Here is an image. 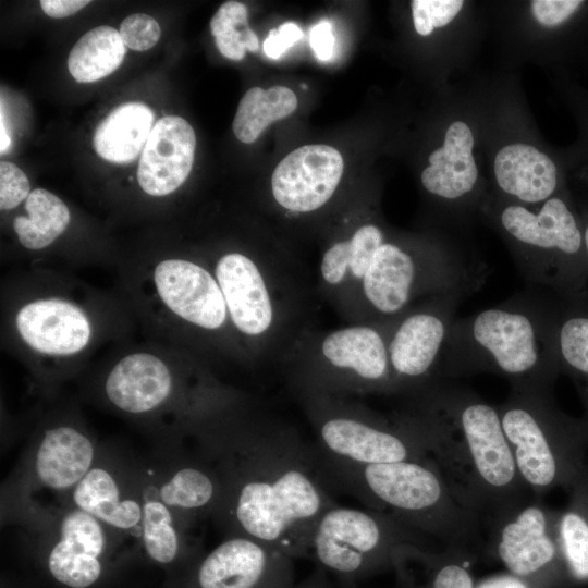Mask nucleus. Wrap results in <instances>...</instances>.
<instances>
[{
  "mask_svg": "<svg viewBox=\"0 0 588 588\" xmlns=\"http://www.w3.org/2000/svg\"><path fill=\"white\" fill-rule=\"evenodd\" d=\"M119 33L126 48L145 51L158 42L161 29L152 16L134 13L123 20Z\"/></svg>",
  "mask_w": 588,
  "mask_h": 588,
  "instance_id": "e433bc0d",
  "label": "nucleus"
},
{
  "mask_svg": "<svg viewBox=\"0 0 588 588\" xmlns=\"http://www.w3.org/2000/svg\"><path fill=\"white\" fill-rule=\"evenodd\" d=\"M415 393L413 413L401 419L421 440L456 500L482 525L530 500L497 406L451 380H433Z\"/></svg>",
  "mask_w": 588,
  "mask_h": 588,
  "instance_id": "f03ea898",
  "label": "nucleus"
},
{
  "mask_svg": "<svg viewBox=\"0 0 588 588\" xmlns=\"http://www.w3.org/2000/svg\"><path fill=\"white\" fill-rule=\"evenodd\" d=\"M462 0H414L412 12L416 32L421 36L432 33L436 27L448 25L460 12Z\"/></svg>",
  "mask_w": 588,
  "mask_h": 588,
  "instance_id": "f704fd0d",
  "label": "nucleus"
},
{
  "mask_svg": "<svg viewBox=\"0 0 588 588\" xmlns=\"http://www.w3.org/2000/svg\"><path fill=\"white\" fill-rule=\"evenodd\" d=\"M172 389L169 368L149 353H134L120 359L105 384L106 395L117 408L136 415L160 407Z\"/></svg>",
  "mask_w": 588,
  "mask_h": 588,
  "instance_id": "aec40b11",
  "label": "nucleus"
},
{
  "mask_svg": "<svg viewBox=\"0 0 588 588\" xmlns=\"http://www.w3.org/2000/svg\"><path fill=\"white\" fill-rule=\"evenodd\" d=\"M343 169V158L332 146L314 144L298 147L274 169L271 179L273 196L289 210H316L336 189Z\"/></svg>",
  "mask_w": 588,
  "mask_h": 588,
  "instance_id": "4468645a",
  "label": "nucleus"
},
{
  "mask_svg": "<svg viewBox=\"0 0 588 588\" xmlns=\"http://www.w3.org/2000/svg\"><path fill=\"white\" fill-rule=\"evenodd\" d=\"M324 357L335 367L352 370L366 383L397 389L382 335L370 327H352L330 333L322 343Z\"/></svg>",
  "mask_w": 588,
  "mask_h": 588,
  "instance_id": "b1692460",
  "label": "nucleus"
},
{
  "mask_svg": "<svg viewBox=\"0 0 588 588\" xmlns=\"http://www.w3.org/2000/svg\"><path fill=\"white\" fill-rule=\"evenodd\" d=\"M303 37L297 24L287 22L277 29H271L262 44L267 57L279 59L287 49L293 47Z\"/></svg>",
  "mask_w": 588,
  "mask_h": 588,
  "instance_id": "ea45409f",
  "label": "nucleus"
},
{
  "mask_svg": "<svg viewBox=\"0 0 588 588\" xmlns=\"http://www.w3.org/2000/svg\"><path fill=\"white\" fill-rule=\"evenodd\" d=\"M291 588H342L341 585L322 567L316 568L302 581Z\"/></svg>",
  "mask_w": 588,
  "mask_h": 588,
  "instance_id": "a18cd8bd",
  "label": "nucleus"
},
{
  "mask_svg": "<svg viewBox=\"0 0 588 588\" xmlns=\"http://www.w3.org/2000/svg\"><path fill=\"white\" fill-rule=\"evenodd\" d=\"M317 439L319 455L340 463L365 465L429 457L421 440L401 418L392 426L371 418L327 413L317 422Z\"/></svg>",
  "mask_w": 588,
  "mask_h": 588,
  "instance_id": "9d476101",
  "label": "nucleus"
},
{
  "mask_svg": "<svg viewBox=\"0 0 588 588\" xmlns=\"http://www.w3.org/2000/svg\"><path fill=\"white\" fill-rule=\"evenodd\" d=\"M203 458L220 482L213 516L228 537L255 539L293 560L309 558L319 518L336 505L316 448L291 431L256 425L210 436Z\"/></svg>",
  "mask_w": 588,
  "mask_h": 588,
  "instance_id": "f257e3e1",
  "label": "nucleus"
},
{
  "mask_svg": "<svg viewBox=\"0 0 588 588\" xmlns=\"http://www.w3.org/2000/svg\"><path fill=\"white\" fill-rule=\"evenodd\" d=\"M216 278L235 327L248 335L265 332L272 321V306L256 265L242 254H226L217 262Z\"/></svg>",
  "mask_w": 588,
  "mask_h": 588,
  "instance_id": "6ab92c4d",
  "label": "nucleus"
},
{
  "mask_svg": "<svg viewBox=\"0 0 588 588\" xmlns=\"http://www.w3.org/2000/svg\"><path fill=\"white\" fill-rule=\"evenodd\" d=\"M142 506L139 534L146 555L161 567H180L188 580L200 559L184 547L175 512L161 502L155 489L142 499Z\"/></svg>",
  "mask_w": 588,
  "mask_h": 588,
  "instance_id": "cd10ccee",
  "label": "nucleus"
},
{
  "mask_svg": "<svg viewBox=\"0 0 588 588\" xmlns=\"http://www.w3.org/2000/svg\"><path fill=\"white\" fill-rule=\"evenodd\" d=\"M93 441L70 426H58L45 431L32 461L36 483L46 489L72 491L95 466Z\"/></svg>",
  "mask_w": 588,
  "mask_h": 588,
  "instance_id": "a211bd4d",
  "label": "nucleus"
},
{
  "mask_svg": "<svg viewBox=\"0 0 588 588\" xmlns=\"http://www.w3.org/2000/svg\"><path fill=\"white\" fill-rule=\"evenodd\" d=\"M334 42L332 27L328 21H321L311 27L309 44L318 60L328 61L332 58Z\"/></svg>",
  "mask_w": 588,
  "mask_h": 588,
  "instance_id": "79ce46f5",
  "label": "nucleus"
},
{
  "mask_svg": "<svg viewBox=\"0 0 588 588\" xmlns=\"http://www.w3.org/2000/svg\"><path fill=\"white\" fill-rule=\"evenodd\" d=\"M568 491V504L558 513L561 551L568 588L588 587V464Z\"/></svg>",
  "mask_w": 588,
  "mask_h": 588,
  "instance_id": "c85d7f7f",
  "label": "nucleus"
},
{
  "mask_svg": "<svg viewBox=\"0 0 588 588\" xmlns=\"http://www.w3.org/2000/svg\"><path fill=\"white\" fill-rule=\"evenodd\" d=\"M516 467L536 497L567 490L587 466L588 425L561 411L552 390L511 387L497 406Z\"/></svg>",
  "mask_w": 588,
  "mask_h": 588,
  "instance_id": "39448f33",
  "label": "nucleus"
},
{
  "mask_svg": "<svg viewBox=\"0 0 588 588\" xmlns=\"http://www.w3.org/2000/svg\"><path fill=\"white\" fill-rule=\"evenodd\" d=\"M294 560L270 546L229 536L193 569L184 588H291Z\"/></svg>",
  "mask_w": 588,
  "mask_h": 588,
  "instance_id": "f8f14e48",
  "label": "nucleus"
},
{
  "mask_svg": "<svg viewBox=\"0 0 588 588\" xmlns=\"http://www.w3.org/2000/svg\"><path fill=\"white\" fill-rule=\"evenodd\" d=\"M348 268V243L339 242L331 246L323 255L321 273L330 284L342 281Z\"/></svg>",
  "mask_w": 588,
  "mask_h": 588,
  "instance_id": "a19ab883",
  "label": "nucleus"
},
{
  "mask_svg": "<svg viewBox=\"0 0 588 588\" xmlns=\"http://www.w3.org/2000/svg\"><path fill=\"white\" fill-rule=\"evenodd\" d=\"M196 136L191 124L181 117L159 119L140 155L137 180L151 196H166L179 188L191 173Z\"/></svg>",
  "mask_w": 588,
  "mask_h": 588,
  "instance_id": "dca6fc26",
  "label": "nucleus"
},
{
  "mask_svg": "<svg viewBox=\"0 0 588 588\" xmlns=\"http://www.w3.org/2000/svg\"><path fill=\"white\" fill-rule=\"evenodd\" d=\"M247 8L238 1H226L210 20L211 34L222 56L240 61L246 51L258 50L257 35L247 26Z\"/></svg>",
  "mask_w": 588,
  "mask_h": 588,
  "instance_id": "72a5a7b5",
  "label": "nucleus"
},
{
  "mask_svg": "<svg viewBox=\"0 0 588 588\" xmlns=\"http://www.w3.org/2000/svg\"><path fill=\"white\" fill-rule=\"evenodd\" d=\"M578 0H534L531 12L543 26H556L566 21L581 4Z\"/></svg>",
  "mask_w": 588,
  "mask_h": 588,
  "instance_id": "58836bf2",
  "label": "nucleus"
},
{
  "mask_svg": "<svg viewBox=\"0 0 588 588\" xmlns=\"http://www.w3.org/2000/svg\"><path fill=\"white\" fill-rule=\"evenodd\" d=\"M42 11L50 17L61 19L75 14L87 4L88 0H41Z\"/></svg>",
  "mask_w": 588,
  "mask_h": 588,
  "instance_id": "37998d69",
  "label": "nucleus"
},
{
  "mask_svg": "<svg viewBox=\"0 0 588 588\" xmlns=\"http://www.w3.org/2000/svg\"><path fill=\"white\" fill-rule=\"evenodd\" d=\"M552 343L560 373L573 381L588 425V293L574 297L554 294Z\"/></svg>",
  "mask_w": 588,
  "mask_h": 588,
  "instance_id": "412c9836",
  "label": "nucleus"
},
{
  "mask_svg": "<svg viewBox=\"0 0 588 588\" xmlns=\"http://www.w3.org/2000/svg\"><path fill=\"white\" fill-rule=\"evenodd\" d=\"M348 243V268L357 278H364L373 257L383 244L381 230L373 224L360 226Z\"/></svg>",
  "mask_w": 588,
  "mask_h": 588,
  "instance_id": "c9c22d12",
  "label": "nucleus"
},
{
  "mask_svg": "<svg viewBox=\"0 0 588 588\" xmlns=\"http://www.w3.org/2000/svg\"><path fill=\"white\" fill-rule=\"evenodd\" d=\"M152 122L154 112L146 105L122 103L98 124L93 137L94 149L109 162H131L143 151Z\"/></svg>",
  "mask_w": 588,
  "mask_h": 588,
  "instance_id": "bb28decb",
  "label": "nucleus"
},
{
  "mask_svg": "<svg viewBox=\"0 0 588 588\" xmlns=\"http://www.w3.org/2000/svg\"><path fill=\"white\" fill-rule=\"evenodd\" d=\"M469 294L466 291L439 293L428 306L407 315L396 326L388 351L397 389L401 383L412 384L415 391L416 385L421 389L431 382L430 377L439 370L456 309Z\"/></svg>",
  "mask_w": 588,
  "mask_h": 588,
  "instance_id": "9b49d317",
  "label": "nucleus"
},
{
  "mask_svg": "<svg viewBox=\"0 0 588 588\" xmlns=\"http://www.w3.org/2000/svg\"><path fill=\"white\" fill-rule=\"evenodd\" d=\"M296 107V95L287 87H253L238 103L233 132L240 142L254 143L269 124L289 117Z\"/></svg>",
  "mask_w": 588,
  "mask_h": 588,
  "instance_id": "2f4dec72",
  "label": "nucleus"
},
{
  "mask_svg": "<svg viewBox=\"0 0 588 588\" xmlns=\"http://www.w3.org/2000/svg\"><path fill=\"white\" fill-rule=\"evenodd\" d=\"M155 490L173 512L192 517L213 515L221 495L219 479L204 458L175 468Z\"/></svg>",
  "mask_w": 588,
  "mask_h": 588,
  "instance_id": "c756f323",
  "label": "nucleus"
},
{
  "mask_svg": "<svg viewBox=\"0 0 588 588\" xmlns=\"http://www.w3.org/2000/svg\"><path fill=\"white\" fill-rule=\"evenodd\" d=\"M30 194L26 174L14 163L0 162V208L10 210L19 206Z\"/></svg>",
  "mask_w": 588,
  "mask_h": 588,
  "instance_id": "4c0bfd02",
  "label": "nucleus"
},
{
  "mask_svg": "<svg viewBox=\"0 0 588 588\" xmlns=\"http://www.w3.org/2000/svg\"><path fill=\"white\" fill-rule=\"evenodd\" d=\"M432 542L382 513L336 504L319 518L308 559L342 588H354L359 580L392 569L395 553L403 547L444 548Z\"/></svg>",
  "mask_w": 588,
  "mask_h": 588,
  "instance_id": "0eeeda50",
  "label": "nucleus"
},
{
  "mask_svg": "<svg viewBox=\"0 0 588 588\" xmlns=\"http://www.w3.org/2000/svg\"><path fill=\"white\" fill-rule=\"evenodd\" d=\"M583 232H584L585 247H586V252H587V256H588V221H587V224H586L585 229L583 230Z\"/></svg>",
  "mask_w": 588,
  "mask_h": 588,
  "instance_id": "de8ad7c7",
  "label": "nucleus"
},
{
  "mask_svg": "<svg viewBox=\"0 0 588 588\" xmlns=\"http://www.w3.org/2000/svg\"><path fill=\"white\" fill-rule=\"evenodd\" d=\"M494 175L504 193L524 204L546 201L558 184L554 162L526 144L504 146L495 156Z\"/></svg>",
  "mask_w": 588,
  "mask_h": 588,
  "instance_id": "a878e982",
  "label": "nucleus"
},
{
  "mask_svg": "<svg viewBox=\"0 0 588 588\" xmlns=\"http://www.w3.org/2000/svg\"><path fill=\"white\" fill-rule=\"evenodd\" d=\"M483 279V267L454 253L433 247L416 256L396 244L383 243L363 278V289L371 306L383 315L402 310L419 290L437 294L475 292Z\"/></svg>",
  "mask_w": 588,
  "mask_h": 588,
  "instance_id": "6e6552de",
  "label": "nucleus"
},
{
  "mask_svg": "<svg viewBox=\"0 0 588 588\" xmlns=\"http://www.w3.org/2000/svg\"><path fill=\"white\" fill-rule=\"evenodd\" d=\"M15 326L33 350L49 355H72L89 342L91 327L75 305L57 298L37 299L17 313Z\"/></svg>",
  "mask_w": 588,
  "mask_h": 588,
  "instance_id": "f3484780",
  "label": "nucleus"
},
{
  "mask_svg": "<svg viewBox=\"0 0 588 588\" xmlns=\"http://www.w3.org/2000/svg\"><path fill=\"white\" fill-rule=\"evenodd\" d=\"M474 137L469 126L453 122L446 130L443 146L429 156L421 183L430 194L455 200L469 194L478 179L473 156Z\"/></svg>",
  "mask_w": 588,
  "mask_h": 588,
  "instance_id": "5701e85b",
  "label": "nucleus"
},
{
  "mask_svg": "<svg viewBox=\"0 0 588 588\" xmlns=\"http://www.w3.org/2000/svg\"><path fill=\"white\" fill-rule=\"evenodd\" d=\"M553 306V293L528 286L494 307L455 318L438 372L450 379L494 373L511 387L553 390L560 375L552 343Z\"/></svg>",
  "mask_w": 588,
  "mask_h": 588,
  "instance_id": "7ed1b4c3",
  "label": "nucleus"
},
{
  "mask_svg": "<svg viewBox=\"0 0 588 588\" xmlns=\"http://www.w3.org/2000/svg\"><path fill=\"white\" fill-rule=\"evenodd\" d=\"M499 223L528 286L562 297L588 293L584 232L565 200L551 197L538 211L507 205L499 213Z\"/></svg>",
  "mask_w": 588,
  "mask_h": 588,
  "instance_id": "423d86ee",
  "label": "nucleus"
},
{
  "mask_svg": "<svg viewBox=\"0 0 588 588\" xmlns=\"http://www.w3.org/2000/svg\"><path fill=\"white\" fill-rule=\"evenodd\" d=\"M473 556L450 548L406 546L393 559L396 588H475Z\"/></svg>",
  "mask_w": 588,
  "mask_h": 588,
  "instance_id": "4be33fe9",
  "label": "nucleus"
},
{
  "mask_svg": "<svg viewBox=\"0 0 588 588\" xmlns=\"http://www.w3.org/2000/svg\"><path fill=\"white\" fill-rule=\"evenodd\" d=\"M558 513L528 500L488 526L490 554L534 588H568Z\"/></svg>",
  "mask_w": 588,
  "mask_h": 588,
  "instance_id": "1a4fd4ad",
  "label": "nucleus"
},
{
  "mask_svg": "<svg viewBox=\"0 0 588 588\" xmlns=\"http://www.w3.org/2000/svg\"><path fill=\"white\" fill-rule=\"evenodd\" d=\"M109 529L75 506L65 511L58 524L57 540L46 555L49 576L64 588H94L100 584L111 565Z\"/></svg>",
  "mask_w": 588,
  "mask_h": 588,
  "instance_id": "ddd939ff",
  "label": "nucleus"
},
{
  "mask_svg": "<svg viewBox=\"0 0 588 588\" xmlns=\"http://www.w3.org/2000/svg\"><path fill=\"white\" fill-rule=\"evenodd\" d=\"M320 458L336 491L367 509L474 559L483 548L481 522L456 500L431 458L365 465Z\"/></svg>",
  "mask_w": 588,
  "mask_h": 588,
  "instance_id": "20e7f679",
  "label": "nucleus"
},
{
  "mask_svg": "<svg viewBox=\"0 0 588 588\" xmlns=\"http://www.w3.org/2000/svg\"><path fill=\"white\" fill-rule=\"evenodd\" d=\"M163 304L180 318L204 329H218L226 318L222 291L203 267L184 259H166L154 270Z\"/></svg>",
  "mask_w": 588,
  "mask_h": 588,
  "instance_id": "2eb2a0df",
  "label": "nucleus"
},
{
  "mask_svg": "<svg viewBox=\"0 0 588 588\" xmlns=\"http://www.w3.org/2000/svg\"><path fill=\"white\" fill-rule=\"evenodd\" d=\"M475 588H534L525 580L510 574H497L481 579Z\"/></svg>",
  "mask_w": 588,
  "mask_h": 588,
  "instance_id": "c03bdc74",
  "label": "nucleus"
},
{
  "mask_svg": "<svg viewBox=\"0 0 588 588\" xmlns=\"http://www.w3.org/2000/svg\"><path fill=\"white\" fill-rule=\"evenodd\" d=\"M71 494L73 506L90 514L111 530L139 532L142 500L127 494L111 469L95 465Z\"/></svg>",
  "mask_w": 588,
  "mask_h": 588,
  "instance_id": "393cba45",
  "label": "nucleus"
},
{
  "mask_svg": "<svg viewBox=\"0 0 588 588\" xmlns=\"http://www.w3.org/2000/svg\"><path fill=\"white\" fill-rule=\"evenodd\" d=\"M27 217L19 216L13 228L20 243L28 249H41L53 243L68 228L70 211L54 194L44 188L30 192L25 201Z\"/></svg>",
  "mask_w": 588,
  "mask_h": 588,
  "instance_id": "473e14b6",
  "label": "nucleus"
},
{
  "mask_svg": "<svg viewBox=\"0 0 588 588\" xmlns=\"http://www.w3.org/2000/svg\"><path fill=\"white\" fill-rule=\"evenodd\" d=\"M126 47L119 30L102 25L88 30L71 49L68 69L78 83H93L114 72L122 63Z\"/></svg>",
  "mask_w": 588,
  "mask_h": 588,
  "instance_id": "7c9ffc66",
  "label": "nucleus"
},
{
  "mask_svg": "<svg viewBox=\"0 0 588 588\" xmlns=\"http://www.w3.org/2000/svg\"><path fill=\"white\" fill-rule=\"evenodd\" d=\"M1 136H0V151L1 154H3L8 147L10 146L11 144V138L10 136L8 135L7 131H5V127L3 125V118L1 115Z\"/></svg>",
  "mask_w": 588,
  "mask_h": 588,
  "instance_id": "49530a36",
  "label": "nucleus"
}]
</instances>
